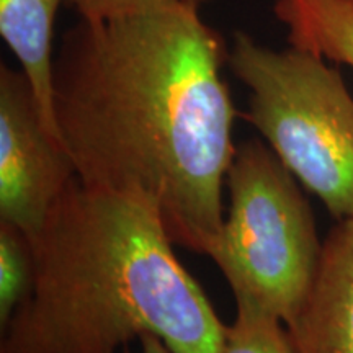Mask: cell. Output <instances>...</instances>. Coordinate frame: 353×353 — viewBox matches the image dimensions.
Returning <instances> with one entry per match:
<instances>
[{
	"mask_svg": "<svg viewBox=\"0 0 353 353\" xmlns=\"http://www.w3.org/2000/svg\"><path fill=\"white\" fill-rule=\"evenodd\" d=\"M65 2L76 8L81 19L99 21L128 15L161 0H65ZM182 2L201 7L216 0H182Z\"/></svg>",
	"mask_w": 353,
	"mask_h": 353,
	"instance_id": "obj_11",
	"label": "cell"
},
{
	"mask_svg": "<svg viewBox=\"0 0 353 353\" xmlns=\"http://www.w3.org/2000/svg\"><path fill=\"white\" fill-rule=\"evenodd\" d=\"M286 327L299 353H353V219L329 231L314 285Z\"/></svg>",
	"mask_w": 353,
	"mask_h": 353,
	"instance_id": "obj_6",
	"label": "cell"
},
{
	"mask_svg": "<svg viewBox=\"0 0 353 353\" xmlns=\"http://www.w3.org/2000/svg\"><path fill=\"white\" fill-rule=\"evenodd\" d=\"M236 306L223 353H299L280 317L245 298H236Z\"/></svg>",
	"mask_w": 353,
	"mask_h": 353,
	"instance_id": "obj_9",
	"label": "cell"
},
{
	"mask_svg": "<svg viewBox=\"0 0 353 353\" xmlns=\"http://www.w3.org/2000/svg\"><path fill=\"white\" fill-rule=\"evenodd\" d=\"M33 286V252L30 239L8 223L0 224V324L12 319Z\"/></svg>",
	"mask_w": 353,
	"mask_h": 353,
	"instance_id": "obj_10",
	"label": "cell"
},
{
	"mask_svg": "<svg viewBox=\"0 0 353 353\" xmlns=\"http://www.w3.org/2000/svg\"><path fill=\"white\" fill-rule=\"evenodd\" d=\"M30 244L33 286L0 353H118L145 334L172 353H223L228 327L139 198L76 176Z\"/></svg>",
	"mask_w": 353,
	"mask_h": 353,
	"instance_id": "obj_2",
	"label": "cell"
},
{
	"mask_svg": "<svg viewBox=\"0 0 353 353\" xmlns=\"http://www.w3.org/2000/svg\"><path fill=\"white\" fill-rule=\"evenodd\" d=\"M125 353H172L164 342L157 337V335L145 334L139 337V350L138 352H130L126 350Z\"/></svg>",
	"mask_w": 353,
	"mask_h": 353,
	"instance_id": "obj_12",
	"label": "cell"
},
{
	"mask_svg": "<svg viewBox=\"0 0 353 353\" xmlns=\"http://www.w3.org/2000/svg\"><path fill=\"white\" fill-rule=\"evenodd\" d=\"M275 15L291 46L353 69V0H276Z\"/></svg>",
	"mask_w": 353,
	"mask_h": 353,
	"instance_id": "obj_8",
	"label": "cell"
},
{
	"mask_svg": "<svg viewBox=\"0 0 353 353\" xmlns=\"http://www.w3.org/2000/svg\"><path fill=\"white\" fill-rule=\"evenodd\" d=\"M228 64L249 88L244 118L337 221L353 219V97L339 69L236 33Z\"/></svg>",
	"mask_w": 353,
	"mask_h": 353,
	"instance_id": "obj_3",
	"label": "cell"
},
{
	"mask_svg": "<svg viewBox=\"0 0 353 353\" xmlns=\"http://www.w3.org/2000/svg\"><path fill=\"white\" fill-rule=\"evenodd\" d=\"M229 213L211 259L234 296L290 324L319 270L322 244L311 206L262 141L237 145L228 170Z\"/></svg>",
	"mask_w": 353,
	"mask_h": 353,
	"instance_id": "obj_4",
	"label": "cell"
},
{
	"mask_svg": "<svg viewBox=\"0 0 353 353\" xmlns=\"http://www.w3.org/2000/svg\"><path fill=\"white\" fill-rule=\"evenodd\" d=\"M77 176L44 128L23 70L0 68V218L28 239Z\"/></svg>",
	"mask_w": 353,
	"mask_h": 353,
	"instance_id": "obj_5",
	"label": "cell"
},
{
	"mask_svg": "<svg viewBox=\"0 0 353 353\" xmlns=\"http://www.w3.org/2000/svg\"><path fill=\"white\" fill-rule=\"evenodd\" d=\"M63 2L65 0H0V34L28 79L44 128L61 148L64 145L54 117L52 26Z\"/></svg>",
	"mask_w": 353,
	"mask_h": 353,
	"instance_id": "obj_7",
	"label": "cell"
},
{
	"mask_svg": "<svg viewBox=\"0 0 353 353\" xmlns=\"http://www.w3.org/2000/svg\"><path fill=\"white\" fill-rule=\"evenodd\" d=\"M228 54L200 7L161 0L81 19L54 59V117L79 180L148 203L174 244L208 257L237 149Z\"/></svg>",
	"mask_w": 353,
	"mask_h": 353,
	"instance_id": "obj_1",
	"label": "cell"
}]
</instances>
